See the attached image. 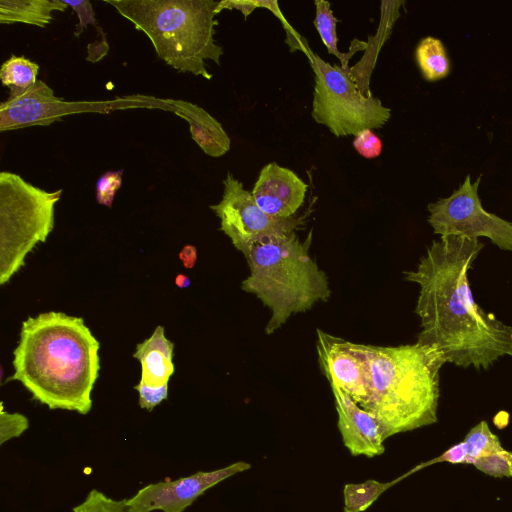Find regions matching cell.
<instances>
[{"label": "cell", "mask_w": 512, "mask_h": 512, "mask_svg": "<svg viewBox=\"0 0 512 512\" xmlns=\"http://www.w3.org/2000/svg\"><path fill=\"white\" fill-rule=\"evenodd\" d=\"M159 108L186 120L192 139L205 154L221 157L230 150L231 140L221 123L202 107L185 100L160 99Z\"/></svg>", "instance_id": "obj_15"}, {"label": "cell", "mask_w": 512, "mask_h": 512, "mask_svg": "<svg viewBox=\"0 0 512 512\" xmlns=\"http://www.w3.org/2000/svg\"><path fill=\"white\" fill-rule=\"evenodd\" d=\"M62 189L48 192L20 175L0 173V284L25 265L26 256L44 243L54 227Z\"/></svg>", "instance_id": "obj_6"}, {"label": "cell", "mask_w": 512, "mask_h": 512, "mask_svg": "<svg viewBox=\"0 0 512 512\" xmlns=\"http://www.w3.org/2000/svg\"><path fill=\"white\" fill-rule=\"evenodd\" d=\"M123 169L103 173L95 185V196L99 204L112 207L115 195L122 186Z\"/></svg>", "instance_id": "obj_25"}, {"label": "cell", "mask_w": 512, "mask_h": 512, "mask_svg": "<svg viewBox=\"0 0 512 512\" xmlns=\"http://www.w3.org/2000/svg\"><path fill=\"white\" fill-rule=\"evenodd\" d=\"M179 258L186 268H193L197 259V250L193 245H186L179 253Z\"/></svg>", "instance_id": "obj_33"}, {"label": "cell", "mask_w": 512, "mask_h": 512, "mask_svg": "<svg viewBox=\"0 0 512 512\" xmlns=\"http://www.w3.org/2000/svg\"><path fill=\"white\" fill-rule=\"evenodd\" d=\"M101 42L89 44L87 47V60L90 62H97L101 60L108 52L109 46L106 40L101 39Z\"/></svg>", "instance_id": "obj_32"}, {"label": "cell", "mask_w": 512, "mask_h": 512, "mask_svg": "<svg viewBox=\"0 0 512 512\" xmlns=\"http://www.w3.org/2000/svg\"><path fill=\"white\" fill-rule=\"evenodd\" d=\"M175 284L179 288H187L190 286V279L184 274H178L175 278Z\"/></svg>", "instance_id": "obj_34"}, {"label": "cell", "mask_w": 512, "mask_h": 512, "mask_svg": "<svg viewBox=\"0 0 512 512\" xmlns=\"http://www.w3.org/2000/svg\"><path fill=\"white\" fill-rule=\"evenodd\" d=\"M315 75L312 117L336 137L382 127L391 110L373 95H364L348 70L305 52Z\"/></svg>", "instance_id": "obj_7"}, {"label": "cell", "mask_w": 512, "mask_h": 512, "mask_svg": "<svg viewBox=\"0 0 512 512\" xmlns=\"http://www.w3.org/2000/svg\"><path fill=\"white\" fill-rule=\"evenodd\" d=\"M482 175L475 182L467 175L446 198L428 204V223L440 237L488 238L499 249L512 252V222L486 211L478 194Z\"/></svg>", "instance_id": "obj_8"}, {"label": "cell", "mask_w": 512, "mask_h": 512, "mask_svg": "<svg viewBox=\"0 0 512 512\" xmlns=\"http://www.w3.org/2000/svg\"><path fill=\"white\" fill-rule=\"evenodd\" d=\"M311 243L312 230L303 241L296 232L277 234L259 240L244 255L249 275L241 288L271 310L265 327L268 335L294 314L330 298L327 275L312 258Z\"/></svg>", "instance_id": "obj_4"}, {"label": "cell", "mask_w": 512, "mask_h": 512, "mask_svg": "<svg viewBox=\"0 0 512 512\" xmlns=\"http://www.w3.org/2000/svg\"><path fill=\"white\" fill-rule=\"evenodd\" d=\"M99 348L82 317L55 311L30 316L22 323L7 381H19L51 410L86 415L99 377Z\"/></svg>", "instance_id": "obj_2"}, {"label": "cell", "mask_w": 512, "mask_h": 512, "mask_svg": "<svg viewBox=\"0 0 512 512\" xmlns=\"http://www.w3.org/2000/svg\"><path fill=\"white\" fill-rule=\"evenodd\" d=\"M472 465L492 477H512V452L503 448L476 459Z\"/></svg>", "instance_id": "obj_23"}, {"label": "cell", "mask_w": 512, "mask_h": 512, "mask_svg": "<svg viewBox=\"0 0 512 512\" xmlns=\"http://www.w3.org/2000/svg\"><path fill=\"white\" fill-rule=\"evenodd\" d=\"M134 389L139 393L140 407L148 411H152L163 400L168 398V384L154 387L139 382Z\"/></svg>", "instance_id": "obj_29"}, {"label": "cell", "mask_w": 512, "mask_h": 512, "mask_svg": "<svg viewBox=\"0 0 512 512\" xmlns=\"http://www.w3.org/2000/svg\"><path fill=\"white\" fill-rule=\"evenodd\" d=\"M224 191L219 203L210 209L220 219V230L243 255L259 240L277 234L296 232L306 223L309 211L300 217L276 218L265 213L252 193L231 172L223 180Z\"/></svg>", "instance_id": "obj_9"}, {"label": "cell", "mask_w": 512, "mask_h": 512, "mask_svg": "<svg viewBox=\"0 0 512 512\" xmlns=\"http://www.w3.org/2000/svg\"><path fill=\"white\" fill-rule=\"evenodd\" d=\"M250 468L249 463L238 461L220 469L198 471L176 480L151 483L126 499L127 504L133 512H183L208 489Z\"/></svg>", "instance_id": "obj_11"}, {"label": "cell", "mask_w": 512, "mask_h": 512, "mask_svg": "<svg viewBox=\"0 0 512 512\" xmlns=\"http://www.w3.org/2000/svg\"><path fill=\"white\" fill-rule=\"evenodd\" d=\"M39 65L24 56L11 55L1 66L0 79L8 88H27L37 82Z\"/></svg>", "instance_id": "obj_20"}, {"label": "cell", "mask_w": 512, "mask_h": 512, "mask_svg": "<svg viewBox=\"0 0 512 512\" xmlns=\"http://www.w3.org/2000/svg\"><path fill=\"white\" fill-rule=\"evenodd\" d=\"M307 189L308 185L295 172L271 162L261 169L251 193L268 215L290 218L304 203Z\"/></svg>", "instance_id": "obj_14"}, {"label": "cell", "mask_w": 512, "mask_h": 512, "mask_svg": "<svg viewBox=\"0 0 512 512\" xmlns=\"http://www.w3.org/2000/svg\"><path fill=\"white\" fill-rule=\"evenodd\" d=\"M483 248L479 239L440 237L426 248L415 269L404 272L405 280L420 288L417 342L436 348L446 363L475 370L512 357V325L476 304L468 281Z\"/></svg>", "instance_id": "obj_1"}, {"label": "cell", "mask_w": 512, "mask_h": 512, "mask_svg": "<svg viewBox=\"0 0 512 512\" xmlns=\"http://www.w3.org/2000/svg\"><path fill=\"white\" fill-rule=\"evenodd\" d=\"M392 483H382L377 480H367L357 484L344 486V511L363 512L386 491Z\"/></svg>", "instance_id": "obj_21"}, {"label": "cell", "mask_w": 512, "mask_h": 512, "mask_svg": "<svg viewBox=\"0 0 512 512\" xmlns=\"http://www.w3.org/2000/svg\"><path fill=\"white\" fill-rule=\"evenodd\" d=\"M437 462H448L451 464H467V449L463 441L455 444L446 450L438 458H435L427 463L426 465L434 464Z\"/></svg>", "instance_id": "obj_31"}, {"label": "cell", "mask_w": 512, "mask_h": 512, "mask_svg": "<svg viewBox=\"0 0 512 512\" xmlns=\"http://www.w3.org/2000/svg\"><path fill=\"white\" fill-rule=\"evenodd\" d=\"M67 8L62 0H1L0 23L45 27L53 20L54 11L63 12Z\"/></svg>", "instance_id": "obj_17"}, {"label": "cell", "mask_w": 512, "mask_h": 512, "mask_svg": "<svg viewBox=\"0 0 512 512\" xmlns=\"http://www.w3.org/2000/svg\"><path fill=\"white\" fill-rule=\"evenodd\" d=\"M68 7H71L77 17L79 22L76 26V30L74 32L75 37H79L84 29L88 26V24L93 25L97 28L99 33L101 34L103 39H106L105 33H103L102 29L98 26L97 21L95 19V13L93 11L91 2L88 0H62Z\"/></svg>", "instance_id": "obj_27"}, {"label": "cell", "mask_w": 512, "mask_h": 512, "mask_svg": "<svg viewBox=\"0 0 512 512\" xmlns=\"http://www.w3.org/2000/svg\"><path fill=\"white\" fill-rule=\"evenodd\" d=\"M463 442L467 449V464H472L482 456L503 449L498 436L490 430L488 423L484 420L469 430Z\"/></svg>", "instance_id": "obj_22"}, {"label": "cell", "mask_w": 512, "mask_h": 512, "mask_svg": "<svg viewBox=\"0 0 512 512\" xmlns=\"http://www.w3.org/2000/svg\"><path fill=\"white\" fill-rule=\"evenodd\" d=\"M382 141L371 129H365L355 135L353 147L364 158L373 159L382 152Z\"/></svg>", "instance_id": "obj_28"}, {"label": "cell", "mask_w": 512, "mask_h": 512, "mask_svg": "<svg viewBox=\"0 0 512 512\" xmlns=\"http://www.w3.org/2000/svg\"><path fill=\"white\" fill-rule=\"evenodd\" d=\"M151 41L157 56L178 72L206 80V60L220 65L215 42L218 2L213 0H104Z\"/></svg>", "instance_id": "obj_5"}, {"label": "cell", "mask_w": 512, "mask_h": 512, "mask_svg": "<svg viewBox=\"0 0 512 512\" xmlns=\"http://www.w3.org/2000/svg\"><path fill=\"white\" fill-rule=\"evenodd\" d=\"M415 60L423 78L435 82L447 77L451 63L443 42L433 36L422 38L415 49Z\"/></svg>", "instance_id": "obj_18"}, {"label": "cell", "mask_w": 512, "mask_h": 512, "mask_svg": "<svg viewBox=\"0 0 512 512\" xmlns=\"http://www.w3.org/2000/svg\"><path fill=\"white\" fill-rule=\"evenodd\" d=\"M316 15L314 25L318 31L323 44L326 46L328 53L337 57L341 62V67L348 70L350 67L348 62L352 55L367 47L366 42L358 41L355 47H351L348 53H342L338 50V38L336 34V24L338 20L335 18L331 5L328 1L316 0L315 2Z\"/></svg>", "instance_id": "obj_19"}, {"label": "cell", "mask_w": 512, "mask_h": 512, "mask_svg": "<svg viewBox=\"0 0 512 512\" xmlns=\"http://www.w3.org/2000/svg\"><path fill=\"white\" fill-rule=\"evenodd\" d=\"M116 109V101L71 102L59 98L43 81L27 88H9V96L0 105V131L30 126H48L77 113H107Z\"/></svg>", "instance_id": "obj_10"}, {"label": "cell", "mask_w": 512, "mask_h": 512, "mask_svg": "<svg viewBox=\"0 0 512 512\" xmlns=\"http://www.w3.org/2000/svg\"><path fill=\"white\" fill-rule=\"evenodd\" d=\"M317 353L323 374L329 383L363 407L369 398V374L353 343L317 329Z\"/></svg>", "instance_id": "obj_12"}, {"label": "cell", "mask_w": 512, "mask_h": 512, "mask_svg": "<svg viewBox=\"0 0 512 512\" xmlns=\"http://www.w3.org/2000/svg\"><path fill=\"white\" fill-rule=\"evenodd\" d=\"M29 427L27 417L21 413L5 411L3 402L0 405V444L19 437Z\"/></svg>", "instance_id": "obj_26"}, {"label": "cell", "mask_w": 512, "mask_h": 512, "mask_svg": "<svg viewBox=\"0 0 512 512\" xmlns=\"http://www.w3.org/2000/svg\"><path fill=\"white\" fill-rule=\"evenodd\" d=\"M73 512H133L127 500H114L104 493L92 489L85 500L73 508Z\"/></svg>", "instance_id": "obj_24"}, {"label": "cell", "mask_w": 512, "mask_h": 512, "mask_svg": "<svg viewBox=\"0 0 512 512\" xmlns=\"http://www.w3.org/2000/svg\"><path fill=\"white\" fill-rule=\"evenodd\" d=\"M369 374V398L362 407L380 423L385 437L434 424L445 359L420 344L375 346L353 343Z\"/></svg>", "instance_id": "obj_3"}, {"label": "cell", "mask_w": 512, "mask_h": 512, "mask_svg": "<svg viewBox=\"0 0 512 512\" xmlns=\"http://www.w3.org/2000/svg\"><path fill=\"white\" fill-rule=\"evenodd\" d=\"M173 350L174 344L166 338L160 325L149 338L137 344L133 356L141 364L140 382L154 387L168 384L175 370Z\"/></svg>", "instance_id": "obj_16"}, {"label": "cell", "mask_w": 512, "mask_h": 512, "mask_svg": "<svg viewBox=\"0 0 512 512\" xmlns=\"http://www.w3.org/2000/svg\"><path fill=\"white\" fill-rule=\"evenodd\" d=\"M338 414V429L353 456L372 458L384 453V431L376 417L357 404L336 384L329 383Z\"/></svg>", "instance_id": "obj_13"}, {"label": "cell", "mask_w": 512, "mask_h": 512, "mask_svg": "<svg viewBox=\"0 0 512 512\" xmlns=\"http://www.w3.org/2000/svg\"><path fill=\"white\" fill-rule=\"evenodd\" d=\"M276 5L275 1H220L218 2L216 13H220L223 9H237L240 10L245 18L257 7H264L273 10Z\"/></svg>", "instance_id": "obj_30"}]
</instances>
